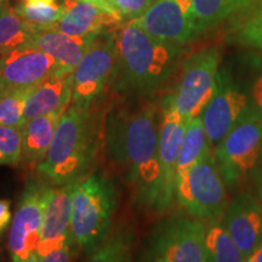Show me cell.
<instances>
[{
    "mask_svg": "<svg viewBox=\"0 0 262 262\" xmlns=\"http://www.w3.org/2000/svg\"><path fill=\"white\" fill-rule=\"evenodd\" d=\"M103 143L108 158L124 173L137 201L155 210L160 178L156 107L146 103L112 111L104 124Z\"/></svg>",
    "mask_w": 262,
    "mask_h": 262,
    "instance_id": "obj_1",
    "label": "cell"
},
{
    "mask_svg": "<svg viewBox=\"0 0 262 262\" xmlns=\"http://www.w3.org/2000/svg\"><path fill=\"white\" fill-rule=\"evenodd\" d=\"M118 60L110 86L126 96L153 93L173 73L181 47L148 34L139 21L123 25L117 33Z\"/></svg>",
    "mask_w": 262,
    "mask_h": 262,
    "instance_id": "obj_2",
    "label": "cell"
},
{
    "mask_svg": "<svg viewBox=\"0 0 262 262\" xmlns=\"http://www.w3.org/2000/svg\"><path fill=\"white\" fill-rule=\"evenodd\" d=\"M103 129L90 108L71 103L58 122L54 140L38 172L51 186H63L83 179L97 158Z\"/></svg>",
    "mask_w": 262,
    "mask_h": 262,
    "instance_id": "obj_3",
    "label": "cell"
},
{
    "mask_svg": "<svg viewBox=\"0 0 262 262\" xmlns=\"http://www.w3.org/2000/svg\"><path fill=\"white\" fill-rule=\"evenodd\" d=\"M117 204L116 186L102 172H90L72 183V234L88 255L110 237Z\"/></svg>",
    "mask_w": 262,
    "mask_h": 262,
    "instance_id": "obj_4",
    "label": "cell"
},
{
    "mask_svg": "<svg viewBox=\"0 0 262 262\" xmlns=\"http://www.w3.org/2000/svg\"><path fill=\"white\" fill-rule=\"evenodd\" d=\"M175 196L191 217L204 222L221 221L228 206L227 193L211 149L178 176Z\"/></svg>",
    "mask_w": 262,
    "mask_h": 262,
    "instance_id": "obj_5",
    "label": "cell"
},
{
    "mask_svg": "<svg viewBox=\"0 0 262 262\" xmlns=\"http://www.w3.org/2000/svg\"><path fill=\"white\" fill-rule=\"evenodd\" d=\"M219 64L220 51L212 47L186 58L178 86L163 101V108L175 111L188 123L201 116L217 89Z\"/></svg>",
    "mask_w": 262,
    "mask_h": 262,
    "instance_id": "obj_6",
    "label": "cell"
},
{
    "mask_svg": "<svg viewBox=\"0 0 262 262\" xmlns=\"http://www.w3.org/2000/svg\"><path fill=\"white\" fill-rule=\"evenodd\" d=\"M262 156V117L247 108L225 139L215 146L214 157L222 179L229 187L253 171Z\"/></svg>",
    "mask_w": 262,
    "mask_h": 262,
    "instance_id": "obj_7",
    "label": "cell"
},
{
    "mask_svg": "<svg viewBox=\"0 0 262 262\" xmlns=\"http://www.w3.org/2000/svg\"><path fill=\"white\" fill-rule=\"evenodd\" d=\"M118 29L101 33L72 72V103L90 108L110 86L118 60Z\"/></svg>",
    "mask_w": 262,
    "mask_h": 262,
    "instance_id": "obj_8",
    "label": "cell"
},
{
    "mask_svg": "<svg viewBox=\"0 0 262 262\" xmlns=\"http://www.w3.org/2000/svg\"><path fill=\"white\" fill-rule=\"evenodd\" d=\"M50 183L31 180L26 185L10 226L8 248L11 262H38L42 211Z\"/></svg>",
    "mask_w": 262,
    "mask_h": 262,
    "instance_id": "obj_9",
    "label": "cell"
},
{
    "mask_svg": "<svg viewBox=\"0 0 262 262\" xmlns=\"http://www.w3.org/2000/svg\"><path fill=\"white\" fill-rule=\"evenodd\" d=\"M153 262H208L205 250V222L176 216L153 232L150 242Z\"/></svg>",
    "mask_w": 262,
    "mask_h": 262,
    "instance_id": "obj_10",
    "label": "cell"
},
{
    "mask_svg": "<svg viewBox=\"0 0 262 262\" xmlns=\"http://www.w3.org/2000/svg\"><path fill=\"white\" fill-rule=\"evenodd\" d=\"M50 55L31 44L0 55V90H32L55 74H63Z\"/></svg>",
    "mask_w": 262,
    "mask_h": 262,
    "instance_id": "obj_11",
    "label": "cell"
},
{
    "mask_svg": "<svg viewBox=\"0 0 262 262\" xmlns=\"http://www.w3.org/2000/svg\"><path fill=\"white\" fill-rule=\"evenodd\" d=\"M137 21L152 37L178 47L199 37L193 16V0H156Z\"/></svg>",
    "mask_w": 262,
    "mask_h": 262,
    "instance_id": "obj_12",
    "label": "cell"
},
{
    "mask_svg": "<svg viewBox=\"0 0 262 262\" xmlns=\"http://www.w3.org/2000/svg\"><path fill=\"white\" fill-rule=\"evenodd\" d=\"M188 122L175 111L163 108L159 123V165L160 178L155 210H169L173 202L178 179V160Z\"/></svg>",
    "mask_w": 262,
    "mask_h": 262,
    "instance_id": "obj_13",
    "label": "cell"
},
{
    "mask_svg": "<svg viewBox=\"0 0 262 262\" xmlns=\"http://www.w3.org/2000/svg\"><path fill=\"white\" fill-rule=\"evenodd\" d=\"M247 108V96L219 74L217 89L201 114L203 126L211 147L225 139Z\"/></svg>",
    "mask_w": 262,
    "mask_h": 262,
    "instance_id": "obj_14",
    "label": "cell"
},
{
    "mask_svg": "<svg viewBox=\"0 0 262 262\" xmlns=\"http://www.w3.org/2000/svg\"><path fill=\"white\" fill-rule=\"evenodd\" d=\"M71 209L72 183L51 187L42 211L39 257L66 245L74 244L71 228Z\"/></svg>",
    "mask_w": 262,
    "mask_h": 262,
    "instance_id": "obj_15",
    "label": "cell"
},
{
    "mask_svg": "<svg viewBox=\"0 0 262 262\" xmlns=\"http://www.w3.org/2000/svg\"><path fill=\"white\" fill-rule=\"evenodd\" d=\"M224 226L247 258L262 244V202L244 193L227 206Z\"/></svg>",
    "mask_w": 262,
    "mask_h": 262,
    "instance_id": "obj_16",
    "label": "cell"
},
{
    "mask_svg": "<svg viewBox=\"0 0 262 262\" xmlns=\"http://www.w3.org/2000/svg\"><path fill=\"white\" fill-rule=\"evenodd\" d=\"M62 16L55 29L71 37H88L108 29H119L123 24L114 14L83 0H62Z\"/></svg>",
    "mask_w": 262,
    "mask_h": 262,
    "instance_id": "obj_17",
    "label": "cell"
},
{
    "mask_svg": "<svg viewBox=\"0 0 262 262\" xmlns=\"http://www.w3.org/2000/svg\"><path fill=\"white\" fill-rule=\"evenodd\" d=\"M100 34L71 37L55 28L35 27L29 44L50 55L66 73H72Z\"/></svg>",
    "mask_w": 262,
    "mask_h": 262,
    "instance_id": "obj_18",
    "label": "cell"
},
{
    "mask_svg": "<svg viewBox=\"0 0 262 262\" xmlns=\"http://www.w3.org/2000/svg\"><path fill=\"white\" fill-rule=\"evenodd\" d=\"M72 103V73L55 74L31 90L25 103V123L54 112H64Z\"/></svg>",
    "mask_w": 262,
    "mask_h": 262,
    "instance_id": "obj_19",
    "label": "cell"
},
{
    "mask_svg": "<svg viewBox=\"0 0 262 262\" xmlns=\"http://www.w3.org/2000/svg\"><path fill=\"white\" fill-rule=\"evenodd\" d=\"M66 112V111H64ZM64 112H54L28 120L21 127L22 158L26 166H38L50 148L58 122Z\"/></svg>",
    "mask_w": 262,
    "mask_h": 262,
    "instance_id": "obj_20",
    "label": "cell"
},
{
    "mask_svg": "<svg viewBox=\"0 0 262 262\" xmlns=\"http://www.w3.org/2000/svg\"><path fill=\"white\" fill-rule=\"evenodd\" d=\"M255 2L256 0H193L196 33L201 35Z\"/></svg>",
    "mask_w": 262,
    "mask_h": 262,
    "instance_id": "obj_21",
    "label": "cell"
},
{
    "mask_svg": "<svg viewBox=\"0 0 262 262\" xmlns=\"http://www.w3.org/2000/svg\"><path fill=\"white\" fill-rule=\"evenodd\" d=\"M205 250L208 262H245L243 253L221 221L205 222Z\"/></svg>",
    "mask_w": 262,
    "mask_h": 262,
    "instance_id": "obj_22",
    "label": "cell"
},
{
    "mask_svg": "<svg viewBox=\"0 0 262 262\" xmlns=\"http://www.w3.org/2000/svg\"><path fill=\"white\" fill-rule=\"evenodd\" d=\"M35 26L22 18L15 9L0 8V55L31 42Z\"/></svg>",
    "mask_w": 262,
    "mask_h": 262,
    "instance_id": "obj_23",
    "label": "cell"
},
{
    "mask_svg": "<svg viewBox=\"0 0 262 262\" xmlns=\"http://www.w3.org/2000/svg\"><path fill=\"white\" fill-rule=\"evenodd\" d=\"M209 149H211V145L199 116L192 119L186 129L178 160V176L191 169Z\"/></svg>",
    "mask_w": 262,
    "mask_h": 262,
    "instance_id": "obj_24",
    "label": "cell"
},
{
    "mask_svg": "<svg viewBox=\"0 0 262 262\" xmlns=\"http://www.w3.org/2000/svg\"><path fill=\"white\" fill-rule=\"evenodd\" d=\"M133 234L118 231L108 237L85 262H133Z\"/></svg>",
    "mask_w": 262,
    "mask_h": 262,
    "instance_id": "obj_25",
    "label": "cell"
},
{
    "mask_svg": "<svg viewBox=\"0 0 262 262\" xmlns=\"http://www.w3.org/2000/svg\"><path fill=\"white\" fill-rule=\"evenodd\" d=\"M29 93L31 90H0V126H24L25 103Z\"/></svg>",
    "mask_w": 262,
    "mask_h": 262,
    "instance_id": "obj_26",
    "label": "cell"
},
{
    "mask_svg": "<svg viewBox=\"0 0 262 262\" xmlns=\"http://www.w3.org/2000/svg\"><path fill=\"white\" fill-rule=\"evenodd\" d=\"M14 9L22 18L38 28H54L62 16V6L58 4L33 5L19 2Z\"/></svg>",
    "mask_w": 262,
    "mask_h": 262,
    "instance_id": "obj_27",
    "label": "cell"
},
{
    "mask_svg": "<svg viewBox=\"0 0 262 262\" xmlns=\"http://www.w3.org/2000/svg\"><path fill=\"white\" fill-rule=\"evenodd\" d=\"M231 40L256 49L262 54V5L234 29Z\"/></svg>",
    "mask_w": 262,
    "mask_h": 262,
    "instance_id": "obj_28",
    "label": "cell"
},
{
    "mask_svg": "<svg viewBox=\"0 0 262 262\" xmlns=\"http://www.w3.org/2000/svg\"><path fill=\"white\" fill-rule=\"evenodd\" d=\"M22 158L21 129L0 126V165L18 166Z\"/></svg>",
    "mask_w": 262,
    "mask_h": 262,
    "instance_id": "obj_29",
    "label": "cell"
},
{
    "mask_svg": "<svg viewBox=\"0 0 262 262\" xmlns=\"http://www.w3.org/2000/svg\"><path fill=\"white\" fill-rule=\"evenodd\" d=\"M155 2L156 0H107L113 14L123 25L140 19Z\"/></svg>",
    "mask_w": 262,
    "mask_h": 262,
    "instance_id": "obj_30",
    "label": "cell"
},
{
    "mask_svg": "<svg viewBox=\"0 0 262 262\" xmlns=\"http://www.w3.org/2000/svg\"><path fill=\"white\" fill-rule=\"evenodd\" d=\"M73 244L66 245V247L52 251V253L39 257L38 262H72L73 260Z\"/></svg>",
    "mask_w": 262,
    "mask_h": 262,
    "instance_id": "obj_31",
    "label": "cell"
},
{
    "mask_svg": "<svg viewBox=\"0 0 262 262\" xmlns=\"http://www.w3.org/2000/svg\"><path fill=\"white\" fill-rule=\"evenodd\" d=\"M11 217V203L8 199H0V234L8 228Z\"/></svg>",
    "mask_w": 262,
    "mask_h": 262,
    "instance_id": "obj_32",
    "label": "cell"
},
{
    "mask_svg": "<svg viewBox=\"0 0 262 262\" xmlns=\"http://www.w3.org/2000/svg\"><path fill=\"white\" fill-rule=\"evenodd\" d=\"M253 100L256 107V111L262 117V75L255 81L253 86Z\"/></svg>",
    "mask_w": 262,
    "mask_h": 262,
    "instance_id": "obj_33",
    "label": "cell"
},
{
    "mask_svg": "<svg viewBox=\"0 0 262 262\" xmlns=\"http://www.w3.org/2000/svg\"><path fill=\"white\" fill-rule=\"evenodd\" d=\"M245 262H262V244L245 258Z\"/></svg>",
    "mask_w": 262,
    "mask_h": 262,
    "instance_id": "obj_34",
    "label": "cell"
},
{
    "mask_svg": "<svg viewBox=\"0 0 262 262\" xmlns=\"http://www.w3.org/2000/svg\"><path fill=\"white\" fill-rule=\"evenodd\" d=\"M83 2L90 3V4H94V5H96L97 8L104 10V11H108V12H111V14H113L112 9H111V6L108 5L107 0H83Z\"/></svg>",
    "mask_w": 262,
    "mask_h": 262,
    "instance_id": "obj_35",
    "label": "cell"
},
{
    "mask_svg": "<svg viewBox=\"0 0 262 262\" xmlns=\"http://www.w3.org/2000/svg\"><path fill=\"white\" fill-rule=\"evenodd\" d=\"M25 4H33V5H55L57 4L56 0H21Z\"/></svg>",
    "mask_w": 262,
    "mask_h": 262,
    "instance_id": "obj_36",
    "label": "cell"
},
{
    "mask_svg": "<svg viewBox=\"0 0 262 262\" xmlns=\"http://www.w3.org/2000/svg\"><path fill=\"white\" fill-rule=\"evenodd\" d=\"M257 192H258V198L262 202V169L260 170L257 175Z\"/></svg>",
    "mask_w": 262,
    "mask_h": 262,
    "instance_id": "obj_37",
    "label": "cell"
},
{
    "mask_svg": "<svg viewBox=\"0 0 262 262\" xmlns=\"http://www.w3.org/2000/svg\"><path fill=\"white\" fill-rule=\"evenodd\" d=\"M9 0H0V5H6V3H8Z\"/></svg>",
    "mask_w": 262,
    "mask_h": 262,
    "instance_id": "obj_38",
    "label": "cell"
},
{
    "mask_svg": "<svg viewBox=\"0 0 262 262\" xmlns=\"http://www.w3.org/2000/svg\"><path fill=\"white\" fill-rule=\"evenodd\" d=\"M2 6H4V5H0V8H2Z\"/></svg>",
    "mask_w": 262,
    "mask_h": 262,
    "instance_id": "obj_39",
    "label": "cell"
},
{
    "mask_svg": "<svg viewBox=\"0 0 262 262\" xmlns=\"http://www.w3.org/2000/svg\"><path fill=\"white\" fill-rule=\"evenodd\" d=\"M148 262H153V261H152V260H150V261H148Z\"/></svg>",
    "mask_w": 262,
    "mask_h": 262,
    "instance_id": "obj_40",
    "label": "cell"
}]
</instances>
